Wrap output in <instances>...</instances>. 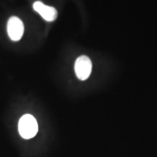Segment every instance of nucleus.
I'll return each mask as SVG.
<instances>
[{"mask_svg":"<svg viewBox=\"0 0 157 157\" xmlns=\"http://www.w3.org/2000/svg\"><path fill=\"white\" fill-rule=\"evenodd\" d=\"M18 131L21 136L24 139L34 137L38 132V124L36 119L31 114H25L20 119Z\"/></svg>","mask_w":157,"mask_h":157,"instance_id":"obj_1","label":"nucleus"},{"mask_svg":"<svg viewBox=\"0 0 157 157\" xmlns=\"http://www.w3.org/2000/svg\"><path fill=\"white\" fill-rule=\"evenodd\" d=\"M92 61L89 57L86 56H81L76 59L74 70L76 76L79 80L84 81L90 77L92 72Z\"/></svg>","mask_w":157,"mask_h":157,"instance_id":"obj_2","label":"nucleus"},{"mask_svg":"<svg viewBox=\"0 0 157 157\" xmlns=\"http://www.w3.org/2000/svg\"><path fill=\"white\" fill-rule=\"evenodd\" d=\"M7 33L11 40L14 42L21 40L24 33V25L23 21L16 16L10 17L7 22Z\"/></svg>","mask_w":157,"mask_h":157,"instance_id":"obj_3","label":"nucleus"},{"mask_svg":"<svg viewBox=\"0 0 157 157\" xmlns=\"http://www.w3.org/2000/svg\"><path fill=\"white\" fill-rule=\"evenodd\" d=\"M34 10L44 18L45 21L52 22L58 17V11L53 7L44 5L42 2L37 1L33 5Z\"/></svg>","mask_w":157,"mask_h":157,"instance_id":"obj_4","label":"nucleus"}]
</instances>
